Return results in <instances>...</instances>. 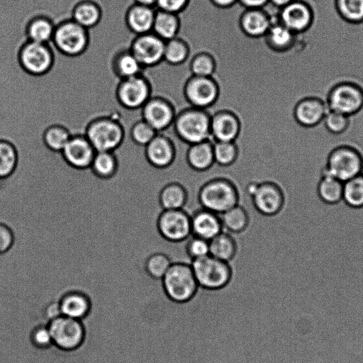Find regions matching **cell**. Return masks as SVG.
<instances>
[{
  "label": "cell",
  "instance_id": "cell-50",
  "mask_svg": "<svg viewBox=\"0 0 363 363\" xmlns=\"http://www.w3.org/2000/svg\"><path fill=\"white\" fill-rule=\"evenodd\" d=\"M187 0H157V9L174 14L180 11L186 5Z\"/></svg>",
  "mask_w": 363,
  "mask_h": 363
},
{
  "label": "cell",
  "instance_id": "cell-19",
  "mask_svg": "<svg viewBox=\"0 0 363 363\" xmlns=\"http://www.w3.org/2000/svg\"><path fill=\"white\" fill-rule=\"evenodd\" d=\"M185 94L194 108L202 110L215 101L218 89L211 78L194 77L186 84Z\"/></svg>",
  "mask_w": 363,
  "mask_h": 363
},
{
  "label": "cell",
  "instance_id": "cell-22",
  "mask_svg": "<svg viewBox=\"0 0 363 363\" xmlns=\"http://www.w3.org/2000/svg\"><path fill=\"white\" fill-rule=\"evenodd\" d=\"M191 235L211 240L223 230L218 214L201 208L191 216Z\"/></svg>",
  "mask_w": 363,
  "mask_h": 363
},
{
  "label": "cell",
  "instance_id": "cell-47",
  "mask_svg": "<svg viewBox=\"0 0 363 363\" xmlns=\"http://www.w3.org/2000/svg\"><path fill=\"white\" fill-rule=\"evenodd\" d=\"M214 62L208 55L202 54L196 57L191 64V71L194 77H211L214 71Z\"/></svg>",
  "mask_w": 363,
  "mask_h": 363
},
{
  "label": "cell",
  "instance_id": "cell-9",
  "mask_svg": "<svg viewBox=\"0 0 363 363\" xmlns=\"http://www.w3.org/2000/svg\"><path fill=\"white\" fill-rule=\"evenodd\" d=\"M211 118L202 110L193 108L181 113L174 121L178 137L192 145L211 140Z\"/></svg>",
  "mask_w": 363,
  "mask_h": 363
},
{
  "label": "cell",
  "instance_id": "cell-13",
  "mask_svg": "<svg viewBox=\"0 0 363 363\" xmlns=\"http://www.w3.org/2000/svg\"><path fill=\"white\" fill-rule=\"evenodd\" d=\"M160 235L171 242L186 241L191 235V216L183 208L163 210L157 220Z\"/></svg>",
  "mask_w": 363,
  "mask_h": 363
},
{
  "label": "cell",
  "instance_id": "cell-10",
  "mask_svg": "<svg viewBox=\"0 0 363 363\" xmlns=\"http://www.w3.org/2000/svg\"><path fill=\"white\" fill-rule=\"evenodd\" d=\"M246 191L255 209L264 216H276L285 205L284 192L281 186L274 182H252L247 184Z\"/></svg>",
  "mask_w": 363,
  "mask_h": 363
},
{
  "label": "cell",
  "instance_id": "cell-36",
  "mask_svg": "<svg viewBox=\"0 0 363 363\" xmlns=\"http://www.w3.org/2000/svg\"><path fill=\"white\" fill-rule=\"evenodd\" d=\"M72 133L64 125L55 123L48 125L42 135L44 145L50 151L60 152L62 151Z\"/></svg>",
  "mask_w": 363,
  "mask_h": 363
},
{
  "label": "cell",
  "instance_id": "cell-31",
  "mask_svg": "<svg viewBox=\"0 0 363 363\" xmlns=\"http://www.w3.org/2000/svg\"><path fill=\"white\" fill-rule=\"evenodd\" d=\"M187 199L186 188L178 182L166 184L159 194V202L163 210L182 209Z\"/></svg>",
  "mask_w": 363,
  "mask_h": 363
},
{
  "label": "cell",
  "instance_id": "cell-11",
  "mask_svg": "<svg viewBox=\"0 0 363 363\" xmlns=\"http://www.w3.org/2000/svg\"><path fill=\"white\" fill-rule=\"evenodd\" d=\"M52 344L62 350L71 351L82 344L84 328L80 320L61 315L48 323Z\"/></svg>",
  "mask_w": 363,
  "mask_h": 363
},
{
  "label": "cell",
  "instance_id": "cell-54",
  "mask_svg": "<svg viewBox=\"0 0 363 363\" xmlns=\"http://www.w3.org/2000/svg\"><path fill=\"white\" fill-rule=\"evenodd\" d=\"M294 0H269L273 5L278 8H282Z\"/></svg>",
  "mask_w": 363,
  "mask_h": 363
},
{
  "label": "cell",
  "instance_id": "cell-8",
  "mask_svg": "<svg viewBox=\"0 0 363 363\" xmlns=\"http://www.w3.org/2000/svg\"><path fill=\"white\" fill-rule=\"evenodd\" d=\"M325 103L328 110L350 117L363 108V88L352 81L339 82L328 91Z\"/></svg>",
  "mask_w": 363,
  "mask_h": 363
},
{
  "label": "cell",
  "instance_id": "cell-4",
  "mask_svg": "<svg viewBox=\"0 0 363 363\" xmlns=\"http://www.w3.org/2000/svg\"><path fill=\"white\" fill-rule=\"evenodd\" d=\"M239 196L236 185L224 177L207 181L198 193L201 207L218 215L238 204Z\"/></svg>",
  "mask_w": 363,
  "mask_h": 363
},
{
  "label": "cell",
  "instance_id": "cell-2",
  "mask_svg": "<svg viewBox=\"0 0 363 363\" xmlns=\"http://www.w3.org/2000/svg\"><path fill=\"white\" fill-rule=\"evenodd\" d=\"M84 135L96 152H115L123 143V125L111 116H99L87 123Z\"/></svg>",
  "mask_w": 363,
  "mask_h": 363
},
{
  "label": "cell",
  "instance_id": "cell-43",
  "mask_svg": "<svg viewBox=\"0 0 363 363\" xmlns=\"http://www.w3.org/2000/svg\"><path fill=\"white\" fill-rule=\"evenodd\" d=\"M157 134L149 124L142 118H138L132 124L129 135L136 145L145 147Z\"/></svg>",
  "mask_w": 363,
  "mask_h": 363
},
{
  "label": "cell",
  "instance_id": "cell-26",
  "mask_svg": "<svg viewBox=\"0 0 363 363\" xmlns=\"http://www.w3.org/2000/svg\"><path fill=\"white\" fill-rule=\"evenodd\" d=\"M212 141L234 142L239 133L237 118L230 113H220L211 119Z\"/></svg>",
  "mask_w": 363,
  "mask_h": 363
},
{
  "label": "cell",
  "instance_id": "cell-14",
  "mask_svg": "<svg viewBox=\"0 0 363 363\" xmlns=\"http://www.w3.org/2000/svg\"><path fill=\"white\" fill-rule=\"evenodd\" d=\"M165 41L152 32L135 35L128 48L143 68L152 67L164 58Z\"/></svg>",
  "mask_w": 363,
  "mask_h": 363
},
{
  "label": "cell",
  "instance_id": "cell-18",
  "mask_svg": "<svg viewBox=\"0 0 363 363\" xmlns=\"http://www.w3.org/2000/svg\"><path fill=\"white\" fill-rule=\"evenodd\" d=\"M147 161L157 169L169 167L174 161L177 145L168 135L157 133L156 136L144 147Z\"/></svg>",
  "mask_w": 363,
  "mask_h": 363
},
{
  "label": "cell",
  "instance_id": "cell-39",
  "mask_svg": "<svg viewBox=\"0 0 363 363\" xmlns=\"http://www.w3.org/2000/svg\"><path fill=\"white\" fill-rule=\"evenodd\" d=\"M342 202L352 209L363 208V176L362 174L343 183Z\"/></svg>",
  "mask_w": 363,
  "mask_h": 363
},
{
  "label": "cell",
  "instance_id": "cell-40",
  "mask_svg": "<svg viewBox=\"0 0 363 363\" xmlns=\"http://www.w3.org/2000/svg\"><path fill=\"white\" fill-rule=\"evenodd\" d=\"M338 16L352 24L363 23V0H335Z\"/></svg>",
  "mask_w": 363,
  "mask_h": 363
},
{
  "label": "cell",
  "instance_id": "cell-12",
  "mask_svg": "<svg viewBox=\"0 0 363 363\" xmlns=\"http://www.w3.org/2000/svg\"><path fill=\"white\" fill-rule=\"evenodd\" d=\"M150 86L142 74L120 79L116 87V99L123 108L135 111L149 100Z\"/></svg>",
  "mask_w": 363,
  "mask_h": 363
},
{
  "label": "cell",
  "instance_id": "cell-23",
  "mask_svg": "<svg viewBox=\"0 0 363 363\" xmlns=\"http://www.w3.org/2000/svg\"><path fill=\"white\" fill-rule=\"evenodd\" d=\"M70 18L84 28L90 30L101 22L104 9L94 0H81L71 8Z\"/></svg>",
  "mask_w": 363,
  "mask_h": 363
},
{
  "label": "cell",
  "instance_id": "cell-5",
  "mask_svg": "<svg viewBox=\"0 0 363 363\" xmlns=\"http://www.w3.org/2000/svg\"><path fill=\"white\" fill-rule=\"evenodd\" d=\"M55 50L69 57L82 55L90 44L89 30L80 26L70 17L56 23L51 42Z\"/></svg>",
  "mask_w": 363,
  "mask_h": 363
},
{
  "label": "cell",
  "instance_id": "cell-30",
  "mask_svg": "<svg viewBox=\"0 0 363 363\" xmlns=\"http://www.w3.org/2000/svg\"><path fill=\"white\" fill-rule=\"evenodd\" d=\"M238 246L233 237L222 231L209 240V255L220 260L230 262L237 253Z\"/></svg>",
  "mask_w": 363,
  "mask_h": 363
},
{
  "label": "cell",
  "instance_id": "cell-34",
  "mask_svg": "<svg viewBox=\"0 0 363 363\" xmlns=\"http://www.w3.org/2000/svg\"><path fill=\"white\" fill-rule=\"evenodd\" d=\"M241 26L249 35H264L271 26L268 16L261 9H249L241 19Z\"/></svg>",
  "mask_w": 363,
  "mask_h": 363
},
{
  "label": "cell",
  "instance_id": "cell-51",
  "mask_svg": "<svg viewBox=\"0 0 363 363\" xmlns=\"http://www.w3.org/2000/svg\"><path fill=\"white\" fill-rule=\"evenodd\" d=\"M61 315H62L59 301H54L48 305L45 311V316L48 320V323Z\"/></svg>",
  "mask_w": 363,
  "mask_h": 363
},
{
  "label": "cell",
  "instance_id": "cell-35",
  "mask_svg": "<svg viewBox=\"0 0 363 363\" xmlns=\"http://www.w3.org/2000/svg\"><path fill=\"white\" fill-rule=\"evenodd\" d=\"M280 22L270 26L266 37L269 44L280 51L292 50L296 43V36Z\"/></svg>",
  "mask_w": 363,
  "mask_h": 363
},
{
  "label": "cell",
  "instance_id": "cell-27",
  "mask_svg": "<svg viewBox=\"0 0 363 363\" xmlns=\"http://www.w3.org/2000/svg\"><path fill=\"white\" fill-rule=\"evenodd\" d=\"M186 158L191 169L198 172L208 170L215 163L213 141L206 140L189 145L186 152Z\"/></svg>",
  "mask_w": 363,
  "mask_h": 363
},
{
  "label": "cell",
  "instance_id": "cell-15",
  "mask_svg": "<svg viewBox=\"0 0 363 363\" xmlns=\"http://www.w3.org/2000/svg\"><path fill=\"white\" fill-rule=\"evenodd\" d=\"M279 22L294 33L298 35L307 31L313 25L314 12L304 0H294L280 9Z\"/></svg>",
  "mask_w": 363,
  "mask_h": 363
},
{
  "label": "cell",
  "instance_id": "cell-56",
  "mask_svg": "<svg viewBox=\"0 0 363 363\" xmlns=\"http://www.w3.org/2000/svg\"><path fill=\"white\" fill-rule=\"evenodd\" d=\"M361 174L363 176V170H362V174Z\"/></svg>",
  "mask_w": 363,
  "mask_h": 363
},
{
  "label": "cell",
  "instance_id": "cell-38",
  "mask_svg": "<svg viewBox=\"0 0 363 363\" xmlns=\"http://www.w3.org/2000/svg\"><path fill=\"white\" fill-rule=\"evenodd\" d=\"M179 23L175 14L156 9L152 32L164 41L175 38Z\"/></svg>",
  "mask_w": 363,
  "mask_h": 363
},
{
  "label": "cell",
  "instance_id": "cell-42",
  "mask_svg": "<svg viewBox=\"0 0 363 363\" xmlns=\"http://www.w3.org/2000/svg\"><path fill=\"white\" fill-rule=\"evenodd\" d=\"M170 258L164 253L155 252L145 260V269L152 279L161 280L172 264Z\"/></svg>",
  "mask_w": 363,
  "mask_h": 363
},
{
  "label": "cell",
  "instance_id": "cell-20",
  "mask_svg": "<svg viewBox=\"0 0 363 363\" xmlns=\"http://www.w3.org/2000/svg\"><path fill=\"white\" fill-rule=\"evenodd\" d=\"M142 119L157 133L165 130L174 123L172 107L159 99H150L141 108Z\"/></svg>",
  "mask_w": 363,
  "mask_h": 363
},
{
  "label": "cell",
  "instance_id": "cell-25",
  "mask_svg": "<svg viewBox=\"0 0 363 363\" xmlns=\"http://www.w3.org/2000/svg\"><path fill=\"white\" fill-rule=\"evenodd\" d=\"M111 69L120 80L140 74L143 67L128 47L121 48L113 54Z\"/></svg>",
  "mask_w": 363,
  "mask_h": 363
},
{
  "label": "cell",
  "instance_id": "cell-17",
  "mask_svg": "<svg viewBox=\"0 0 363 363\" xmlns=\"http://www.w3.org/2000/svg\"><path fill=\"white\" fill-rule=\"evenodd\" d=\"M328 108L325 101L317 96H306L294 105V122L303 128H313L323 122Z\"/></svg>",
  "mask_w": 363,
  "mask_h": 363
},
{
  "label": "cell",
  "instance_id": "cell-28",
  "mask_svg": "<svg viewBox=\"0 0 363 363\" xmlns=\"http://www.w3.org/2000/svg\"><path fill=\"white\" fill-rule=\"evenodd\" d=\"M319 177L315 189L319 200L329 206L342 203L344 182L321 172Z\"/></svg>",
  "mask_w": 363,
  "mask_h": 363
},
{
  "label": "cell",
  "instance_id": "cell-41",
  "mask_svg": "<svg viewBox=\"0 0 363 363\" xmlns=\"http://www.w3.org/2000/svg\"><path fill=\"white\" fill-rule=\"evenodd\" d=\"M215 163L222 167H228L236 162L240 150L235 142L213 141Z\"/></svg>",
  "mask_w": 363,
  "mask_h": 363
},
{
  "label": "cell",
  "instance_id": "cell-6",
  "mask_svg": "<svg viewBox=\"0 0 363 363\" xmlns=\"http://www.w3.org/2000/svg\"><path fill=\"white\" fill-rule=\"evenodd\" d=\"M16 60L22 70L28 74L41 77L52 70L55 55L50 44L26 40L17 50Z\"/></svg>",
  "mask_w": 363,
  "mask_h": 363
},
{
  "label": "cell",
  "instance_id": "cell-21",
  "mask_svg": "<svg viewBox=\"0 0 363 363\" xmlns=\"http://www.w3.org/2000/svg\"><path fill=\"white\" fill-rule=\"evenodd\" d=\"M156 8L134 4L124 11V21L133 36L152 32Z\"/></svg>",
  "mask_w": 363,
  "mask_h": 363
},
{
  "label": "cell",
  "instance_id": "cell-48",
  "mask_svg": "<svg viewBox=\"0 0 363 363\" xmlns=\"http://www.w3.org/2000/svg\"><path fill=\"white\" fill-rule=\"evenodd\" d=\"M15 242L13 229L6 223L0 220V255L8 253Z\"/></svg>",
  "mask_w": 363,
  "mask_h": 363
},
{
  "label": "cell",
  "instance_id": "cell-7",
  "mask_svg": "<svg viewBox=\"0 0 363 363\" xmlns=\"http://www.w3.org/2000/svg\"><path fill=\"white\" fill-rule=\"evenodd\" d=\"M199 287L209 291L223 289L230 281L233 271L229 262L208 255L190 263Z\"/></svg>",
  "mask_w": 363,
  "mask_h": 363
},
{
  "label": "cell",
  "instance_id": "cell-32",
  "mask_svg": "<svg viewBox=\"0 0 363 363\" xmlns=\"http://www.w3.org/2000/svg\"><path fill=\"white\" fill-rule=\"evenodd\" d=\"M18 163V152L14 143L7 138H0V181L10 178Z\"/></svg>",
  "mask_w": 363,
  "mask_h": 363
},
{
  "label": "cell",
  "instance_id": "cell-3",
  "mask_svg": "<svg viewBox=\"0 0 363 363\" xmlns=\"http://www.w3.org/2000/svg\"><path fill=\"white\" fill-rule=\"evenodd\" d=\"M161 281L167 298L177 303L191 301L199 288L191 264L185 262H172Z\"/></svg>",
  "mask_w": 363,
  "mask_h": 363
},
{
  "label": "cell",
  "instance_id": "cell-33",
  "mask_svg": "<svg viewBox=\"0 0 363 363\" xmlns=\"http://www.w3.org/2000/svg\"><path fill=\"white\" fill-rule=\"evenodd\" d=\"M89 169L99 179H111L118 169V157L114 152H96Z\"/></svg>",
  "mask_w": 363,
  "mask_h": 363
},
{
  "label": "cell",
  "instance_id": "cell-24",
  "mask_svg": "<svg viewBox=\"0 0 363 363\" xmlns=\"http://www.w3.org/2000/svg\"><path fill=\"white\" fill-rule=\"evenodd\" d=\"M56 23L52 18L44 13L32 16L25 26L26 40L50 44Z\"/></svg>",
  "mask_w": 363,
  "mask_h": 363
},
{
  "label": "cell",
  "instance_id": "cell-45",
  "mask_svg": "<svg viewBox=\"0 0 363 363\" xmlns=\"http://www.w3.org/2000/svg\"><path fill=\"white\" fill-rule=\"evenodd\" d=\"M323 123L325 129L330 133L338 135L344 133L348 129L350 124V117L328 110Z\"/></svg>",
  "mask_w": 363,
  "mask_h": 363
},
{
  "label": "cell",
  "instance_id": "cell-55",
  "mask_svg": "<svg viewBox=\"0 0 363 363\" xmlns=\"http://www.w3.org/2000/svg\"><path fill=\"white\" fill-rule=\"evenodd\" d=\"M216 5L220 6H229L238 0H212Z\"/></svg>",
  "mask_w": 363,
  "mask_h": 363
},
{
  "label": "cell",
  "instance_id": "cell-1",
  "mask_svg": "<svg viewBox=\"0 0 363 363\" xmlns=\"http://www.w3.org/2000/svg\"><path fill=\"white\" fill-rule=\"evenodd\" d=\"M362 170V152L353 145L342 144L328 152L320 172L345 182L361 174Z\"/></svg>",
  "mask_w": 363,
  "mask_h": 363
},
{
  "label": "cell",
  "instance_id": "cell-52",
  "mask_svg": "<svg viewBox=\"0 0 363 363\" xmlns=\"http://www.w3.org/2000/svg\"><path fill=\"white\" fill-rule=\"evenodd\" d=\"M248 9H261L269 0H238Z\"/></svg>",
  "mask_w": 363,
  "mask_h": 363
},
{
  "label": "cell",
  "instance_id": "cell-37",
  "mask_svg": "<svg viewBox=\"0 0 363 363\" xmlns=\"http://www.w3.org/2000/svg\"><path fill=\"white\" fill-rule=\"evenodd\" d=\"M223 228L228 233H240L249 225V216L239 203L219 215Z\"/></svg>",
  "mask_w": 363,
  "mask_h": 363
},
{
  "label": "cell",
  "instance_id": "cell-44",
  "mask_svg": "<svg viewBox=\"0 0 363 363\" xmlns=\"http://www.w3.org/2000/svg\"><path fill=\"white\" fill-rule=\"evenodd\" d=\"M188 50L181 40L173 38L165 41L164 59L172 65L182 63L187 57Z\"/></svg>",
  "mask_w": 363,
  "mask_h": 363
},
{
  "label": "cell",
  "instance_id": "cell-53",
  "mask_svg": "<svg viewBox=\"0 0 363 363\" xmlns=\"http://www.w3.org/2000/svg\"><path fill=\"white\" fill-rule=\"evenodd\" d=\"M134 2L137 4L150 6V7H155L156 5L157 0H133Z\"/></svg>",
  "mask_w": 363,
  "mask_h": 363
},
{
  "label": "cell",
  "instance_id": "cell-46",
  "mask_svg": "<svg viewBox=\"0 0 363 363\" xmlns=\"http://www.w3.org/2000/svg\"><path fill=\"white\" fill-rule=\"evenodd\" d=\"M186 241V252L191 261L209 255V241L193 235Z\"/></svg>",
  "mask_w": 363,
  "mask_h": 363
},
{
  "label": "cell",
  "instance_id": "cell-29",
  "mask_svg": "<svg viewBox=\"0 0 363 363\" xmlns=\"http://www.w3.org/2000/svg\"><path fill=\"white\" fill-rule=\"evenodd\" d=\"M62 315L81 320L88 315L91 303L86 295L79 291L65 294L59 301Z\"/></svg>",
  "mask_w": 363,
  "mask_h": 363
},
{
  "label": "cell",
  "instance_id": "cell-16",
  "mask_svg": "<svg viewBox=\"0 0 363 363\" xmlns=\"http://www.w3.org/2000/svg\"><path fill=\"white\" fill-rule=\"evenodd\" d=\"M96 151L84 134H72L61 152L65 162L72 168L84 170L90 168Z\"/></svg>",
  "mask_w": 363,
  "mask_h": 363
},
{
  "label": "cell",
  "instance_id": "cell-49",
  "mask_svg": "<svg viewBox=\"0 0 363 363\" xmlns=\"http://www.w3.org/2000/svg\"><path fill=\"white\" fill-rule=\"evenodd\" d=\"M30 340L33 345L39 348H46L53 345L49 328L44 325L38 326L33 330Z\"/></svg>",
  "mask_w": 363,
  "mask_h": 363
}]
</instances>
